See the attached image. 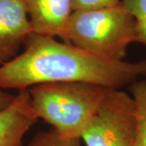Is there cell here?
<instances>
[{
	"label": "cell",
	"instance_id": "9c48e42d",
	"mask_svg": "<svg viewBox=\"0 0 146 146\" xmlns=\"http://www.w3.org/2000/svg\"><path fill=\"white\" fill-rule=\"evenodd\" d=\"M136 21V42L146 47V0H122Z\"/></svg>",
	"mask_w": 146,
	"mask_h": 146
},
{
	"label": "cell",
	"instance_id": "3957f363",
	"mask_svg": "<svg viewBox=\"0 0 146 146\" xmlns=\"http://www.w3.org/2000/svg\"><path fill=\"white\" fill-rule=\"evenodd\" d=\"M67 42L101 57L123 60L128 46L136 42V21L122 2L111 7L73 11Z\"/></svg>",
	"mask_w": 146,
	"mask_h": 146
},
{
	"label": "cell",
	"instance_id": "6da1fadb",
	"mask_svg": "<svg viewBox=\"0 0 146 146\" xmlns=\"http://www.w3.org/2000/svg\"><path fill=\"white\" fill-rule=\"evenodd\" d=\"M146 76V60H114L70 42L32 33L23 52L0 67V89L21 91L43 83L84 82L122 89Z\"/></svg>",
	"mask_w": 146,
	"mask_h": 146
},
{
	"label": "cell",
	"instance_id": "52a82bcc",
	"mask_svg": "<svg viewBox=\"0 0 146 146\" xmlns=\"http://www.w3.org/2000/svg\"><path fill=\"white\" fill-rule=\"evenodd\" d=\"M37 120L29 90L18 91L12 102L0 110V146H23L27 131Z\"/></svg>",
	"mask_w": 146,
	"mask_h": 146
},
{
	"label": "cell",
	"instance_id": "8992f818",
	"mask_svg": "<svg viewBox=\"0 0 146 146\" xmlns=\"http://www.w3.org/2000/svg\"><path fill=\"white\" fill-rule=\"evenodd\" d=\"M33 33L67 42L72 0H25Z\"/></svg>",
	"mask_w": 146,
	"mask_h": 146
},
{
	"label": "cell",
	"instance_id": "8fae6325",
	"mask_svg": "<svg viewBox=\"0 0 146 146\" xmlns=\"http://www.w3.org/2000/svg\"><path fill=\"white\" fill-rule=\"evenodd\" d=\"M121 0H72L73 11L97 9L119 4Z\"/></svg>",
	"mask_w": 146,
	"mask_h": 146
},
{
	"label": "cell",
	"instance_id": "277c9868",
	"mask_svg": "<svg viewBox=\"0 0 146 146\" xmlns=\"http://www.w3.org/2000/svg\"><path fill=\"white\" fill-rule=\"evenodd\" d=\"M136 131L132 96L121 89H107L80 140L86 146H132Z\"/></svg>",
	"mask_w": 146,
	"mask_h": 146
},
{
	"label": "cell",
	"instance_id": "30bf717a",
	"mask_svg": "<svg viewBox=\"0 0 146 146\" xmlns=\"http://www.w3.org/2000/svg\"><path fill=\"white\" fill-rule=\"evenodd\" d=\"M26 146H81L80 138H65L52 129L36 133Z\"/></svg>",
	"mask_w": 146,
	"mask_h": 146
},
{
	"label": "cell",
	"instance_id": "5b68a950",
	"mask_svg": "<svg viewBox=\"0 0 146 146\" xmlns=\"http://www.w3.org/2000/svg\"><path fill=\"white\" fill-rule=\"evenodd\" d=\"M32 33L25 0H0V67L19 54Z\"/></svg>",
	"mask_w": 146,
	"mask_h": 146
},
{
	"label": "cell",
	"instance_id": "ba28073f",
	"mask_svg": "<svg viewBox=\"0 0 146 146\" xmlns=\"http://www.w3.org/2000/svg\"><path fill=\"white\" fill-rule=\"evenodd\" d=\"M129 89L136 107V131L132 146H146V80H137Z\"/></svg>",
	"mask_w": 146,
	"mask_h": 146
},
{
	"label": "cell",
	"instance_id": "7a4b0ae2",
	"mask_svg": "<svg viewBox=\"0 0 146 146\" xmlns=\"http://www.w3.org/2000/svg\"><path fill=\"white\" fill-rule=\"evenodd\" d=\"M84 82H52L28 89L36 118L65 138H80L92 120L106 89Z\"/></svg>",
	"mask_w": 146,
	"mask_h": 146
},
{
	"label": "cell",
	"instance_id": "7c38bea8",
	"mask_svg": "<svg viewBox=\"0 0 146 146\" xmlns=\"http://www.w3.org/2000/svg\"><path fill=\"white\" fill-rule=\"evenodd\" d=\"M15 95L8 94L4 89H0V110L5 109L14 100Z\"/></svg>",
	"mask_w": 146,
	"mask_h": 146
}]
</instances>
